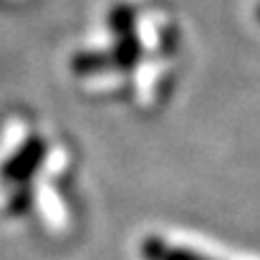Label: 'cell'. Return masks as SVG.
I'll return each instance as SVG.
<instances>
[{"mask_svg":"<svg viewBox=\"0 0 260 260\" xmlns=\"http://www.w3.org/2000/svg\"><path fill=\"white\" fill-rule=\"evenodd\" d=\"M258 18H260V10H258Z\"/></svg>","mask_w":260,"mask_h":260,"instance_id":"6da1fadb","label":"cell"}]
</instances>
